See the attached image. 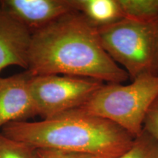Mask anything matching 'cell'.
<instances>
[{
	"label": "cell",
	"instance_id": "obj_8",
	"mask_svg": "<svg viewBox=\"0 0 158 158\" xmlns=\"http://www.w3.org/2000/svg\"><path fill=\"white\" fill-rule=\"evenodd\" d=\"M31 33L0 10V73L10 65L27 70Z\"/></svg>",
	"mask_w": 158,
	"mask_h": 158
},
{
	"label": "cell",
	"instance_id": "obj_4",
	"mask_svg": "<svg viewBox=\"0 0 158 158\" xmlns=\"http://www.w3.org/2000/svg\"><path fill=\"white\" fill-rule=\"evenodd\" d=\"M98 31L105 51L129 78L158 76V19H122L98 28Z\"/></svg>",
	"mask_w": 158,
	"mask_h": 158
},
{
	"label": "cell",
	"instance_id": "obj_7",
	"mask_svg": "<svg viewBox=\"0 0 158 158\" xmlns=\"http://www.w3.org/2000/svg\"><path fill=\"white\" fill-rule=\"evenodd\" d=\"M28 71L0 78V129L13 122L26 121L36 115L31 99Z\"/></svg>",
	"mask_w": 158,
	"mask_h": 158
},
{
	"label": "cell",
	"instance_id": "obj_11",
	"mask_svg": "<svg viewBox=\"0 0 158 158\" xmlns=\"http://www.w3.org/2000/svg\"><path fill=\"white\" fill-rule=\"evenodd\" d=\"M116 158H158V143L143 130L135 138L131 147Z\"/></svg>",
	"mask_w": 158,
	"mask_h": 158
},
{
	"label": "cell",
	"instance_id": "obj_2",
	"mask_svg": "<svg viewBox=\"0 0 158 158\" xmlns=\"http://www.w3.org/2000/svg\"><path fill=\"white\" fill-rule=\"evenodd\" d=\"M2 134L35 149H56L99 158L119 157L135 139L114 122L79 108L42 121L10 122L2 127Z\"/></svg>",
	"mask_w": 158,
	"mask_h": 158
},
{
	"label": "cell",
	"instance_id": "obj_9",
	"mask_svg": "<svg viewBox=\"0 0 158 158\" xmlns=\"http://www.w3.org/2000/svg\"><path fill=\"white\" fill-rule=\"evenodd\" d=\"M76 10L97 28L123 19L118 0H74Z\"/></svg>",
	"mask_w": 158,
	"mask_h": 158
},
{
	"label": "cell",
	"instance_id": "obj_10",
	"mask_svg": "<svg viewBox=\"0 0 158 158\" xmlns=\"http://www.w3.org/2000/svg\"><path fill=\"white\" fill-rule=\"evenodd\" d=\"M123 19L139 21L158 19V0H118Z\"/></svg>",
	"mask_w": 158,
	"mask_h": 158
},
{
	"label": "cell",
	"instance_id": "obj_12",
	"mask_svg": "<svg viewBox=\"0 0 158 158\" xmlns=\"http://www.w3.org/2000/svg\"><path fill=\"white\" fill-rule=\"evenodd\" d=\"M35 149L0 133V158H34Z\"/></svg>",
	"mask_w": 158,
	"mask_h": 158
},
{
	"label": "cell",
	"instance_id": "obj_1",
	"mask_svg": "<svg viewBox=\"0 0 158 158\" xmlns=\"http://www.w3.org/2000/svg\"><path fill=\"white\" fill-rule=\"evenodd\" d=\"M27 71L122 84L129 76L102 47L98 28L78 11L31 35Z\"/></svg>",
	"mask_w": 158,
	"mask_h": 158
},
{
	"label": "cell",
	"instance_id": "obj_3",
	"mask_svg": "<svg viewBox=\"0 0 158 158\" xmlns=\"http://www.w3.org/2000/svg\"><path fill=\"white\" fill-rule=\"evenodd\" d=\"M157 98L158 76L145 75L127 85L103 84L79 109L114 122L135 138Z\"/></svg>",
	"mask_w": 158,
	"mask_h": 158
},
{
	"label": "cell",
	"instance_id": "obj_6",
	"mask_svg": "<svg viewBox=\"0 0 158 158\" xmlns=\"http://www.w3.org/2000/svg\"><path fill=\"white\" fill-rule=\"evenodd\" d=\"M0 10L13 18L31 34L77 11L74 0H4L0 1Z\"/></svg>",
	"mask_w": 158,
	"mask_h": 158
},
{
	"label": "cell",
	"instance_id": "obj_13",
	"mask_svg": "<svg viewBox=\"0 0 158 158\" xmlns=\"http://www.w3.org/2000/svg\"><path fill=\"white\" fill-rule=\"evenodd\" d=\"M34 158H99L86 154L71 152L51 149H35Z\"/></svg>",
	"mask_w": 158,
	"mask_h": 158
},
{
	"label": "cell",
	"instance_id": "obj_14",
	"mask_svg": "<svg viewBox=\"0 0 158 158\" xmlns=\"http://www.w3.org/2000/svg\"><path fill=\"white\" fill-rule=\"evenodd\" d=\"M143 130L158 143V98L148 110L143 122Z\"/></svg>",
	"mask_w": 158,
	"mask_h": 158
},
{
	"label": "cell",
	"instance_id": "obj_5",
	"mask_svg": "<svg viewBox=\"0 0 158 158\" xmlns=\"http://www.w3.org/2000/svg\"><path fill=\"white\" fill-rule=\"evenodd\" d=\"M103 84L90 78L44 75L31 76L29 88L36 115L48 118L81 107Z\"/></svg>",
	"mask_w": 158,
	"mask_h": 158
}]
</instances>
